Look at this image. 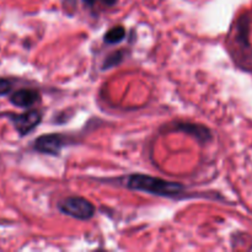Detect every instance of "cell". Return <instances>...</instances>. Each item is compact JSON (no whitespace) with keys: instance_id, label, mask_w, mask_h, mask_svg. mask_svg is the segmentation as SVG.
<instances>
[{"instance_id":"cell-1","label":"cell","mask_w":252,"mask_h":252,"mask_svg":"<svg viewBox=\"0 0 252 252\" xmlns=\"http://www.w3.org/2000/svg\"><path fill=\"white\" fill-rule=\"evenodd\" d=\"M125 186L132 191L144 192L166 198H176L184 194L185 186L179 182L167 181L160 177L143 174H132L125 180Z\"/></svg>"},{"instance_id":"cell-2","label":"cell","mask_w":252,"mask_h":252,"mask_svg":"<svg viewBox=\"0 0 252 252\" xmlns=\"http://www.w3.org/2000/svg\"><path fill=\"white\" fill-rule=\"evenodd\" d=\"M58 209L62 214L83 221L93 218L96 212L95 206L89 199L79 196H71L62 199L58 203Z\"/></svg>"},{"instance_id":"cell-3","label":"cell","mask_w":252,"mask_h":252,"mask_svg":"<svg viewBox=\"0 0 252 252\" xmlns=\"http://www.w3.org/2000/svg\"><path fill=\"white\" fill-rule=\"evenodd\" d=\"M69 143V138L62 133H51L43 134L37 138L33 143L34 150L42 154L57 157L61 154L63 148H65Z\"/></svg>"},{"instance_id":"cell-4","label":"cell","mask_w":252,"mask_h":252,"mask_svg":"<svg viewBox=\"0 0 252 252\" xmlns=\"http://www.w3.org/2000/svg\"><path fill=\"white\" fill-rule=\"evenodd\" d=\"M9 120L14 125L15 129L17 130L21 137H25L30 132L34 129L42 121V113L37 110H30L25 113H9Z\"/></svg>"},{"instance_id":"cell-5","label":"cell","mask_w":252,"mask_h":252,"mask_svg":"<svg viewBox=\"0 0 252 252\" xmlns=\"http://www.w3.org/2000/svg\"><path fill=\"white\" fill-rule=\"evenodd\" d=\"M41 100V95L33 89H20L10 96V102L21 108H29Z\"/></svg>"},{"instance_id":"cell-6","label":"cell","mask_w":252,"mask_h":252,"mask_svg":"<svg viewBox=\"0 0 252 252\" xmlns=\"http://www.w3.org/2000/svg\"><path fill=\"white\" fill-rule=\"evenodd\" d=\"M176 129L185 134L192 135L201 143H206L212 139L211 130L206 126L197 125V123H180Z\"/></svg>"},{"instance_id":"cell-7","label":"cell","mask_w":252,"mask_h":252,"mask_svg":"<svg viewBox=\"0 0 252 252\" xmlns=\"http://www.w3.org/2000/svg\"><path fill=\"white\" fill-rule=\"evenodd\" d=\"M126 38V30L122 26H116L105 33L103 41L107 44H117Z\"/></svg>"},{"instance_id":"cell-8","label":"cell","mask_w":252,"mask_h":252,"mask_svg":"<svg viewBox=\"0 0 252 252\" xmlns=\"http://www.w3.org/2000/svg\"><path fill=\"white\" fill-rule=\"evenodd\" d=\"M122 54H123V52H121V51L110 54V56L107 57V59L103 62L102 69H110V68H112V66H116L117 64H120L121 62L123 61Z\"/></svg>"},{"instance_id":"cell-9","label":"cell","mask_w":252,"mask_h":252,"mask_svg":"<svg viewBox=\"0 0 252 252\" xmlns=\"http://www.w3.org/2000/svg\"><path fill=\"white\" fill-rule=\"evenodd\" d=\"M89 7H112L118 0H84Z\"/></svg>"},{"instance_id":"cell-10","label":"cell","mask_w":252,"mask_h":252,"mask_svg":"<svg viewBox=\"0 0 252 252\" xmlns=\"http://www.w3.org/2000/svg\"><path fill=\"white\" fill-rule=\"evenodd\" d=\"M11 81L7 80V79L0 78V96H4L6 94H9L11 91Z\"/></svg>"},{"instance_id":"cell-11","label":"cell","mask_w":252,"mask_h":252,"mask_svg":"<svg viewBox=\"0 0 252 252\" xmlns=\"http://www.w3.org/2000/svg\"><path fill=\"white\" fill-rule=\"evenodd\" d=\"M68 2H74V0H66Z\"/></svg>"}]
</instances>
